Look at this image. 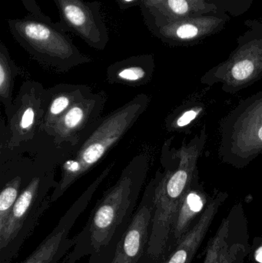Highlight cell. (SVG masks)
<instances>
[{
	"label": "cell",
	"instance_id": "1",
	"mask_svg": "<svg viewBox=\"0 0 262 263\" xmlns=\"http://www.w3.org/2000/svg\"><path fill=\"white\" fill-rule=\"evenodd\" d=\"M149 164L146 153L137 155L128 163L118 181L95 204L84 228L74 237L75 246L65 262L76 263L85 256L98 253L130 222L147 178Z\"/></svg>",
	"mask_w": 262,
	"mask_h": 263
},
{
	"label": "cell",
	"instance_id": "2",
	"mask_svg": "<svg viewBox=\"0 0 262 263\" xmlns=\"http://www.w3.org/2000/svg\"><path fill=\"white\" fill-rule=\"evenodd\" d=\"M206 141L207 132L204 126L189 142L172 153L169 143L166 142L168 147L165 148L168 153L166 168L163 172L158 171L148 263H162L169 253L175 219L185 195L198 176L197 164Z\"/></svg>",
	"mask_w": 262,
	"mask_h": 263
},
{
	"label": "cell",
	"instance_id": "3",
	"mask_svg": "<svg viewBox=\"0 0 262 263\" xmlns=\"http://www.w3.org/2000/svg\"><path fill=\"white\" fill-rule=\"evenodd\" d=\"M150 99L139 94L122 107L100 119L87 133L74 156L62 166V177L51 193V202H55L78 179L93 168L106 153L136 123L147 109Z\"/></svg>",
	"mask_w": 262,
	"mask_h": 263
},
{
	"label": "cell",
	"instance_id": "4",
	"mask_svg": "<svg viewBox=\"0 0 262 263\" xmlns=\"http://www.w3.org/2000/svg\"><path fill=\"white\" fill-rule=\"evenodd\" d=\"M9 30L17 43L38 63L57 72L91 63L66 33L61 23H53L30 15L7 20Z\"/></svg>",
	"mask_w": 262,
	"mask_h": 263
},
{
	"label": "cell",
	"instance_id": "5",
	"mask_svg": "<svg viewBox=\"0 0 262 263\" xmlns=\"http://www.w3.org/2000/svg\"><path fill=\"white\" fill-rule=\"evenodd\" d=\"M219 133L223 163L241 170L262 154V91L238 103L221 120Z\"/></svg>",
	"mask_w": 262,
	"mask_h": 263
},
{
	"label": "cell",
	"instance_id": "6",
	"mask_svg": "<svg viewBox=\"0 0 262 263\" xmlns=\"http://www.w3.org/2000/svg\"><path fill=\"white\" fill-rule=\"evenodd\" d=\"M52 173L35 176L22 190L12 212L0 230V263H12L25 241L32 234L50 206L51 189L55 188Z\"/></svg>",
	"mask_w": 262,
	"mask_h": 263
},
{
	"label": "cell",
	"instance_id": "7",
	"mask_svg": "<svg viewBox=\"0 0 262 263\" xmlns=\"http://www.w3.org/2000/svg\"><path fill=\"white\" fill-rule=\"evenodd\" d=\"M262 79V36H246L223 63L200 79L208 86L221 85L226 93L235 94Z\"/></svg>",
	"mask_w": 262,
	"mask_h": 263
},
{
	"label": "cell",
	"instance_id": "8",
	"mask_svg": "<svg viewBox=\"0 0 262 263\" xmlns=\"http://www.w3.org/2000/svg\"><path fill=\"white\" fill-rule=\"evenodd\" d=\"M114 165V162L109 164L99 176H97L96 179L63 215L53 230L21 263H58L64 256L69 254L75 244L74 238H69L71 230L78 218L87 208L95 191L109 176Z\"/></svg>",
	"mask_w": 262,
	"mask_h": 263
},
{
	"label": "cell",
	"instance_id": "9",
	"mask_svg": "<svg viewBox=\"0 0 262 263\" xmlns=\"http://www.w3.org/2000/svg\"><path fill=\"white\" fill-rule=\"evenodd\" d=\"M45 92L38 82H24L14 100L10 110L6 114V147L9 149L33 139L40 132L45 114Z\"/></svg>",
	"mask_w": 262,
	"mask_h": 263
},
{
	"label": "cell",
	"instance_id": "10",
	"mask_svg": "<svg viewBox=\"0 0 262 263\" xmlns=\"http://www.w3.org/2000/svg\"><path fill=\"white\" fill-rule=\"evenodd\" d=\"M159 172L143 192L127 229L120 239L112 263H148V247L152 231L155 195Z\"/></svg>",
	"mask_w": 262,
	"mask_h": 263
},
{
	"label": "cell",
	"instance_id": "11",
	"mask_svg": "<svg viewBox=\"0 0 262 263\" xmlns=\"http://www.w3.org/2000/svg\"><path fill=\"white\" fill-rule=\"evenodd\" d=\"M59 11L61 24L90 47L103 50L109 42V31L98 2L53 0Z\"/></svg>",
	"mask_w": 262,
	"mask_h": 263
},
{
	"label": "cell",
	"instance_id": "12",
	"mask_svg": "<svg viewBox=\"0 0 262 263\" xmlns=\"http://www.w3.org/2000/svg\"><path fill=\"white\" fill-rule=\"evenodd\" d=\"M107 96L104 91L91 93L69 108L47 133L57 145H78L86 132L101 119Z\"/></svg>",
	"mask_w": 262,
	"mask_h": 263
},
{
	"label": "cell",
	"instance_id": "13",
	"mask_svg": "<svg viewBox=\"0 0 262 263\" xmlns=\"http://www.w3.org/2000/svg\"><path fill=\"white\" fill-rule=\"evenodd\" d=\"M228 198L229 194L225 192L214 193L198 220L162 263H192L218 210Z\"/></svg>",
	"mask_w": 262,
	"mask_h": 263
},
{
	"label": "cell",
	"instance_id": "14",
	"mask_svg": "<svg viewBox=\"0 0 262 263\" xmlns=\"http://www.w3.org/2000/svg\"><path fill=\"white\" fill-rule=\"evenodd\" d=\"M92 93V88L86 85H56L45 92V114L40 132L47 134L65 112L80 100Z\"/></svg>",
	"mask_w": 262,
	"mask_h": 263
},
{
	"label": "cell",
	"instance_id": "15",
	"mask_svg": "<svg viewBox=\"0 0 262 263\" xmlns=\"http://www.w3.org/2000/svg\"><path fill=\"white\" fill-rule=\"evenodd\" d=\"M210 199L211 197L200 183L198 176H196L180 205L172 230L169 253L198 220Z\"/></svg>",
	"mask_w": 262,
	"mask_h": 263
},
{
	"label": "cell",
	"instance_id": "16",
	"mask_svg": "<svg viewBox=\"0 0 262 263\" xmlns=\"http://www.w3.org/2000/svg\"><path fill=\"white\" fill-rule=\"evenodd\" d=\"M247 222L243 204L232 207L226 219H223L219 230L208 244L203 263H215L223 249L234 242L249 238Z\"/></svg>",
	"mask_w": 262,
	"mask_h": 263
},
{
	"label": "cell",
	"instance_id": "17",
	"mask_svg": "<svg viewBox=\"0 0 262 263\" xmlns=\"http://www.w3.org/2000/svg\"><path fill=\"white\" fill-rule=\"evenodd\" d=\"M155 71L152 55L130 57L110 65L107 69V81L110 84L140 86L152 80Z\"/></svg>",
	"mask_w": 262,
	"mask_h": 263
},
{
	"label": "cell",
	"instance_id": "18",
	"mask_svg": "<svg viewBox=\"0 0 262 263\" xmlns=\"http://www.w3.org/2000/svg\"><path fill=\"white\" fill-rule=\"evenodd\" d=\"M206 104L200 96H195L177 108L166 120L167 130L183 132L206 114Z\"/></svg>",
	"mask_w": 262,
	"mask_h": 263
},
{
	"label": "cell",
	"instance_id": "19",
	"mask_svg": "<svg viewBox=\"0 0 262 263\" xmlns=\"http://www.w3.org/2000/svg\"><path fill=\"white\" fill-rule=\"evenodd\" d=\"M163 0H141V5L154 6ZM199 8L203 15L218 14L221 16L236 17L244 13L250 7L252 0H192Z\"/></svg>",
	"mask_w": 262,
	"mask_h": 263
},
{
	"label": "cell",
	"instance_id": "20",
	"mask_svg": "<svg viewBox=\"0 0 262 263\" xmlns=\"http://www.w3.org/2000/svg\"><path fill=\"white\" fill-rule=\"evenodd\" d=\"M19 73V68L11 59L9 51L0 43V100L7 114L14 103L15 80Z\"/></svg>",
	"mask_w": 262,
	"mask_h": 263
},
{
	"label": "cell",
	"instance_id": "21",
	"mask_svg": "<svg viewBox=\"0 0 262 263\" xmlns=\"http://www.w3.org/2000/svg\"><path fill=\"white\" fill-rule=\"evenodd\" d=\"M22 177L15 176L5 185L0 193V230L3 228L21 193Z\"/></svg>",
	"mask_w": 262,
	"mask_h": 263
},
{
	"label": "cell",
	"instance_id": "22",
	"mask_svg": "<svg viewBox=\"0 0 262 263\" xmlns=\"http://www.w3.org/2000/svg\"><path fill=\"white\" fill-rule=\"evenodd\" d=\"M248 239L246 238L223 249L215 263H244L250 250Z\"/></svg>",
	"mask_w": 262,
	"mask_h": 263
},
{
	"label": "cell",
	"instance_id": "23",
	"mask_svg": "<svg viewBox=\"0 0 262 263\" xmlns=\"http://www.w3.org/2000/svg\"><path fill=\"white\" fill-rule=\"evenodd\" d=\"M128 225L124 226L117 233L116 236L112 239V242L105 247L103 250H100L98 253H94L91 255L88 263H112L114 255H115V250H116L117 246L119 242L120 239L123 237L125 231L127 229Z\"/></svg>",
	"mask_w": 262,
	"mask_h": 263
},
{
	"label": "cell",
	"instance_id": "24",
	"mask_svg": "<svg viewBox=\"0 0 262 263\" xmlns=\"http://www.w3.org/2000/svg\"><path fill=\"white\" fill-rule=\"evenodd\" d=\"M21 2L23 3V6L26 8V10L32 16L37 17V18H41V20H45V21L52 22L49 17H48L47 15H45L42 12L41 9H40L38 3H36L35 0H21Z\"/></svg>",
	"mask_w": 262,
	"mask_h": 263
},
{
	"label": "cell",
	"instance_id": "25",
	"mask_svg": "<svg viewBox=\"0 0 262 263\" xmlns=\"http://www.w3.org/2000/svg\"><path fill=\"white\" fill-rule=\"evenodd\" d=\"M135 1H136V0H116L118 6H119V7L121 8V9H126V8H129L132 3ZM139 1L141 2V0H139Z\"/></svg>",
	"mask_w": 262,
	"mask_h": 263
},
{
	"label": "cell",
	"instance_id": "26",
	"mask_svg": "<svg viewBox=\"0 0 262 263\" xmlns=\"http://www.w3.org/2000/svg\"><path fill=\"white\" fill-rule=\"evenodd\" d=\"M255 258L257 262L262 263V247H259L255 252Z\"/></svg>",
	"mask_w": 262,
	"mask_h": 263
}]
</instances>
